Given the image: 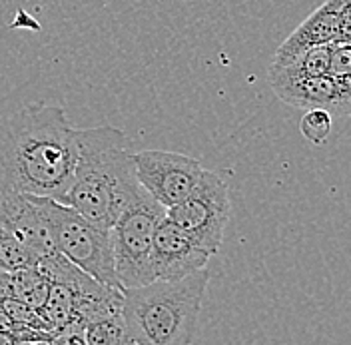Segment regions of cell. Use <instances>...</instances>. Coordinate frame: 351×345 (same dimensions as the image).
<instances>
[{
    "mask_svg": "<svg viewBox=\"0 0 351 345\" xmlns=\"http://www.w3.org/2000/svg\"><path fill=\"white\" fill-rule=\"evenodd\" d=\"M76 154V128L62 106H24L0 124V192L66 204Z\"/></svg>",
    "mask_w": 351,
    "mask_h": 345,
    "instance_id": "cell-1",
    "label": "cell"
},
{
    "mask_svg": "<svg viewBox=\"0 0 351 345\" xmlns=\"http://www.w3.org/2000/svg\"><path fill=\"white\" fill-rule=\"evenodd\" d=\"M76 164L66 204L92 224L110 230L144 188L124 132L114 126L76 128Z\"/></svg>",
    "mask_w": 351,
    "mask_h": 345,
    "instance_id": "cell-2",
    "label": "cell"
},
{
    "mask_svg": "<svg viewBox=\"0 0 351 345\" xmlns=\"http://www.w3.org/2000/svg\"><path fill=\"white\" fill-rule=\"evenodd\" d=\"M208 267L182 280H154L122 289V316L134 345H188L194 342L206 287Z\"/></svg>",
    "mask_w": 351,
    "mask_h": 345,
    "instance_id": "cell-3",
    "label": "cell"
},
{
    "mask_svg": "<svg viewBox=\"0 0 351 345\" xmlns=\"http://www.w3.org/2000/svg\"><path fill=\"white\" fill-rule=\"evenodd\" d=\"M40 204L48 217L56 250L96 281L120 287L110 230L92 224L72 206L52 198H40Z\"/></svg>",
    "mask_w": 351,
    "mask_h": 345,
    "instance_id": "cell-4",
    "label": "cell"
},
{
    "mask_svg": "<svg viewBox=\"0 0 351 345\" xmlns=\"http://www.w3.org/2000/svg\"><path fill=\"white\" fill-rule=\"evenodd\" d=\"M164 216L166 208L144 190L112 224L114 267L122 289L154 281L150 267L154 234Z\"/></svg>",
    "mask_w": 351,
    "mask_h": 345,
    "instance_id": "cell-5",
    "label": "cell"
},
{
    "mask_svg": "<svg viewBox=\"0 0 351 345\" xmlns=\"http://www.w3.org/2000/svg\"><path fill=\"white\" fill-rule=\"evenodd\" d=\"M230 216L232 202L228 184L210 170L202 172L188 198L166 210V217L212 256L221 248Z\"/></svg>",
    "mask_w": 351,
    "mask_h": 345,
    "instance_id": "cell-6",
    "label": "cell"
},
{
    "mask_svg": "<svg viewBox=\"0 0 351 345\" xmlns=\"http://www.w3.org/2000/svg\"><path fill=\"white\" fill-rule=\"evenodd\" d=\"M132 156L138 182L166 210L188 198L204 172L199 160L178 152L142 150Z\"/></svg>",
    "mask_w": 351,
    "mask_h": 345,
    "instance_id": "cell-7",
    "label": "cell"
},
{
    "mask_svg": "<svg viewBox=\"0 0 351 345\" xmlns=\"http://www.w3.org/2000/svg\"><path fill=\"white\" fill-rule=\"evenodd\" d=\"M269 86L287 106L326 110L333 118L351 116V94L346 90L341 78L333 74L304 78L269 74Z\"/></svg>",
    "mask_w": 351,
    "mask_h": 345,
    "instance_id": "cell-8",
    "label": "cell"
},
{
    "mask_svg": "<svg viewBox=\"0 0 351 345\" xmlns=\"http://www.w3.org/2000/svg\"><path fill=\"white\" fill-rule=\"evenodd\" d=\"M210 258V252L199 248L192 237L166 216L158 224L150 256L154 280H182L206 267Z\"/></svg>",
    "mask_w": 351,
    "mask_h": 345,
    "instance_id": "cell-9",
    "label": "cell"
},
{
    "mask_svg": "<svg viewBox=\"0 0 351 345\" xmlns=\"http://www.w3.org/2000/svg\"><path fill=\"white\" fill-rule=\"evenodd\" d=\"M0 228L10 232L38 256L58 252L40 195L0 192Z\"/></svg>",
    "mask_w": 351,
    "mask_h": 345,
    "instance_id": "cell-10",
    "label": "cell"
},
{
    "mask_svg": "<svg viewBox=\"0 0 351 345\" xmlns=\"http://www.w3.org/2000/svg\"><path fill=\"white\" fill-rule=\"evenodd\" d=\"M341 6L343 0H326L319 8H315L278 48L271 64H284L285 60H289L293 54L302 52L307 46L337 40Z\"/></svg>",
    "mask_w": 351,
    "mask_h": 345,
    "instance_id": "cell-11",
    "label": "cell"
},
{
    "mask_svg": "<svg viewBox=\"0 0 351 345\" xmlns=\"http://www.w3.org/2000/svg\"><path fill=\"white\" fill-rule=\"evenodd\" d=\"M0 287L12 298L40 309L50 292V280L38 270V265H30L12 272H0Z\"/></svg>",
    "mask_w": 351,
    "mask_h": 345,
    "instance_id": "cell-12",
    "label": "cell"
},
{
    "mask_svg": "<svg viewBox=\"0 0 351 345\" xmlns=\"http://www.w3.org/2000/svg\"><path fill=\"white\" fill-rule=\"evenodd\" d=\"M331 44H315L307 46L302 52L293 54L284 64L269 66V74L276 76H289V78H304V76H322L329 74V54Z\"/></svg>",
    "mask_w": 351,
    "mask_h": 345,
    "instance_id": "cell-13",
    "label": "cell"
},
{
    "mask_svg": "<svg viewBox=\"0 0 351 345\" xmlns=\"http://www.w3.org/2000/svg\"><path fill=\"white\" fill-rule=\"evenodd\" d=\"M86 345H122L128 344V331L122 313H112L92 320L82 327Z\"/></svg>",
    "mask_w": 351,
    "mask_h": 345,
    "instance_id": "cell-14",
    "label": "cell"
},
{
    "mask_svg": "<svg viewBox=\"0 0 351 345\" xmlns=\"http://www.w3.org/2000/svg\"><path fill=\"white\" fill-rule=\"evenodd\" d=\"M38 258L40 256L36 252H32L4 228H0V272H12L36 265Z\"/></svg>",
    "mask_w": 351,
    "mask_h": 345,
    "instance_id": "cell-15",
    "label": "cell"
},
{
    "mask_svg": "<svg viewBox=\"0 0 351 345\" xmlns=\"http://www.w3.org/2000/svg\"><path fill=\"white\" fill-rule=\"evenodd\" d=\"M333 128V116L319 108L306 110V114L300 120V132L309 144L319 146L326 144Z\"/></svg>",
    "mask_w": 351,
    "mask_h": 345,
    "instance_id": "cell-16",
    "label": "cell"
},
{
    "mask_svg": "<svg viewBox=\"0 0 351 345\" xmlns=\"http://www.w3.org/2000/svg\"><path fill=\"white\" fill-rule=\"evenodd\" d=\"M329 74L337 78L351 74V43L333 40L329 54Z\"/></svg>",
    "mask_w": 351,
    "mask_h": 345,
    "instance_id": "cell-17",
    "label": "cell"
},
{
    "mask_svg": "<svg viewBox=\"0 0 351 345\" xmlns=\"http://www.w3.org/2000/svg\"><path fill=\"white\" fill-rule=\"evenodd\" d=\"M337 40L351 43V0H343L341 16H339V32H337Z\"/></svg>",
    "mask_w": 351,
    "mask_h": 345,
    "instance_id": "cell-18",
    "label": "cell"
},
{
    "mask_svg": "<svg viewBox=\"0 0 351 345\" xmlns=\"http://www.w3.org/2000/svg\"><path fill=\"white\" fill-rule=\"evenodd\" d=\"M0 345H16L14 333L8 329H0Z\"/></svg>",
    "mask_w": 351,
    "mask_h": 345,
    "instance_id": "cell-19",
    "label": "cell"
},
{
    "mask_svg": "<svg viewBox=\"0 0 351 345\" xmlns=\"http://www.w3.org/2000/svg\"><path fill=\"white\" fill-rule=\"evenodd\" d=\"M341 82H343V86H346V90L351 94V74H348V76H343L341 78Z\"/></svg>",
    "mask_w": 351,
    "mask_h": 345,
    "instance_id": "cell-20",
    "label": "cell"
}]
</instances>
